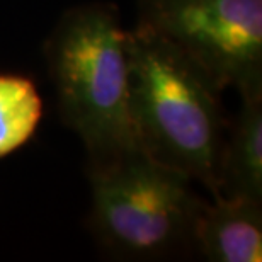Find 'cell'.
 <instances>
[{
  "mask_svg": "<svg viewBox=\"0 0 262 262\" xmlns=\"http://www.w3.org/2000/svg\"><path fill=\"white\" fill-rule=\"evenodd\" d=\"M128 107L138 148L218 196L227 135L225 89L174 43L145 26L126 29Z\"/></svg>",
  "mask_w": 262,
  "mask_h": 262,
  "instance_id": "obj_1",
  "label": "cell"
},
{
  "mask_svg": "<svg viewBox=\"0 0 262 262\" xmlns=\"http://www.w3.org/2000/svg\"><path fill=\"white\" fill-rule=\"evenodd\" d=\"M63 123L87 151L89 169L140 150L128 107L126 29L116 5L68 9L45 45Z\"/></svg>",
  "mask_w": 262,
  "mask_h": 262,
  "instance_id": "obj_2",
  "label": "cell"
},
{
  "mask_svg": "<svg viewBox=\"0 0 262 262\" xmlns=\"http://www.w3.org/2000/svg\"><path fill=\"white\" fill-rule=\"evenodd\" d=\"M92 230L116 257L157 260L187 250L206 199L184 174L136 150L89 169Z\"/></svg>",
  "mask_w": 262,
  "mask_h": 262,
  "instance_id": "obj_3",
  "label": "cell"
},
{
  "mask_svg": "<svg viewBox=\"0 0 262 262\" xmlns=\"http://www.w3.org/2000/svg\"><path fill=\"white\" fill-rule=\"evenodd\" d=\"M136 24L174 43L223 89L262 94V0H140Z\"/></svg>",
  "mask_w": 262,
  "mask_h": 262,
  "instance_id": "obj_4",
  "label": "cell"
},
{
  "mask_svg": "<svg viewBox=\"0 0 262 262\" xmlns=\"http://www.w3.org/2000/svg\"><path fill=\"white\" fill-rule=\"evenodd\" d=\"M192 245L209 262H260L262 203L240 198L204 201Z\"/></svg>",
  "mask_w": 262,
  "mask_h": 262,
  "instance_id": "obj_5",
  "label": "cell"
},
{
  "mask_svg": "<svg viewBox=\"0 0 262 262\" xmlns=\"http://www.w3.org/2000/svg\"><path fill=\"white\" fill-rule=\"evenodd\" d=\"M218 164V196L262 203V94L240 97Z\"/></svg>",
  "mask_w": 262,
  "mask_h": 262,
  "instance_id": "obj_6",
  "label": "cell"
},
{
  "mask_svg": "<svg viewBox=\"0 0 262 262\" xmlns=\"http://www.w3.org/2000/svg\"><path fill=\"white\" fill-rule=\"evenodd\" d=\"M43 101L34 82L14 73H0V159L24 146L36 133Z\"/></svg>",
  "mask_w": 262,
  "mask_h": 262,
  "instance_id": "obj_7",
  "label": "cell"
}]
</instances>
